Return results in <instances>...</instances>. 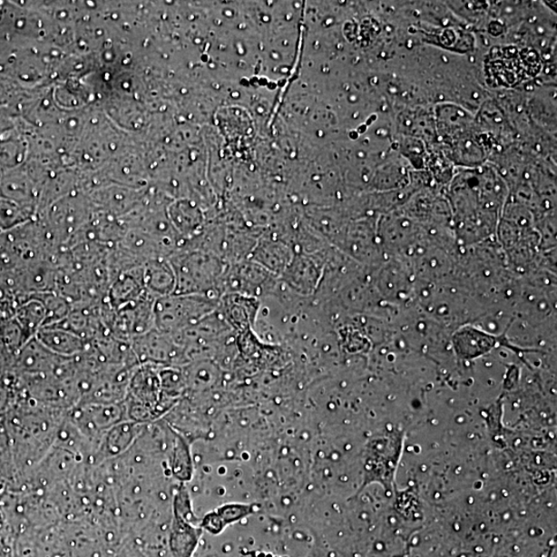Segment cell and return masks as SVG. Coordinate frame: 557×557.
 I'll return each mask as SVG.
<instances>
[{
    "label": "cell",
    "instance_id": "obj_1",
    "mask_svg": "<svg viewBox=\"0 0 557 557\" xmlns=\"http://www.w3.org/2000/svg\"><path fill=\"white\" fill-rule=\"evenodd\" d=\"M176 277V295L220 299L228 267L218 256L201 250L176 251L169 259Z\"/></svg>",
    "mask_w": 557,
    "mask_h": 557
},
{
    "label": "cell",
    "instance_id": "obj_2",
    "mask_svg": "<svg viewBox=\"0 0 557 557\" xmlns=\"http://www.w3.org/2000/svg\"><path fill=\"white\" fill-rule=\"evenodd\" d=\"M220 299L199 295H171L154 303L155 328L170 335L190 328L220 308Z\"/></svg>",
    "mask_w": 557,
    "mask_h": 557
},
{
    "label": "cell",
    "instance_id": "obj_3",
    "mask_svg": "<svg viewBox=\"0 0 557 557\" xmlns=\"http://www.w3.org/2000/svg\"><path fill=\"white\" fill-rule=\"evenodd\" d=\"M131 344L140 365L176 366L187 358L184 348L174 337L157 328L132 338Z\"/></svg>",
    "mask_w": 557,
    "mask_h": 557
},
{
    "label": "cell",
    "instance_id": "obj_4",
    "mask_svg": "<svg viewBox=\"0 0 557 557\" xmlns=\"http://www.w3.org/2000/svg\"><path fill=\"white\" fill-rule=\"evenodd\" d=\"M172 505L174 518L170 533V551L172 557H192L199 546L202 529L194 524L191 500L187 496H177Z\"/></svg>",
    "mask_w": 557,
    "mask_h": 557
},
{
    "label": "cell",
    "instance_id": "obj_5",
    "mask_svg": "<svg viewBox=\"0 0 557 557\" xmlns=\"http://www.w3.org/2000/svg\"><path fill=\"white\" fill-rule=\"evenodd\" d=\"M141 426L142 424L125 420L110 428L102 436L94 454V461L103 463L107 459L126 454L127 450H130L134 441L137 440Z\"/></svg>",
    "mask_w": 557,
    "mask_h": 557
},
{
    "label": "cell",
    "instance_id": "obj_6",
    "mask_svg": "<svg viewBox=\"0 0 557 557\" xmlns=\"http://www.w3.org/2000/svg\"><path fill=\"white\" fill-rule=\"evenodd\" d=\"M282 275L286 284L299 295H310L318 288V268L306 253L293 254L289 265L285 269Z\"/></svg>",
    "mask_w": 557,
    "mask_h": 557
},
{
    "label": "cell",
    "instance_id": "obj_7",
    "mask_svg": "<svg viewBox=\"0 0 557 557\" xmlns=\"http://www.w3.org/2000/svg\"><path fill=\"white\" fill-rule=\"evenodd\" d=\"M35 338L49 351L63 357H76L88 345L81 337L56 326L44 327L37 331Z\"/></svg>",
    "mask_w": 557,
    "mask_h": 557
},
{
    "label": "cell",
    "instance_id": "obj_8",
    "mask_svg": "<svg viewBox=\"0 0 557 557\" xmlns=\"http://www.w3.org/2000/svg\"><path fill=\"white\" fill-rule=\"evenodd\" d=\"M146 291L155 299L174 295L176 277L169 259L150 260L142 266Z\"/></svg>",
    "mask_w": 557,
    "mask_h": 557
},
{
    "label": "cell",
    "instance_id": "obj_9",
    "mask_svg": "<svg viewBox=\"0 0 557 557\" xmlns=\"http://www.w3.org/2000/svg\"><path fill=\"white\" fill-rule=\"evenodd\" d=\"M254 505L245 503H229L210 512L200 523V528L214 534L221 533L227 526L236 523L248 516L254 514Z\"/></svg>",
    "mask_w": 557,
    "mask_h": 557
},
{
    "label": "cell",
    "instance_id": "obj_10",
    "mask_svg": "<svg viewBox=\"0 0 557 557\" xmlns=\"http://www.w3.org/2000/svg\"><path fill=\"white\" fill-rule=\"evenodd\" d=\"M171 454L170 455V470L171 475L182 484L191 481L193 476V462L191 446L184 436L174 433Z\"/></svg>",
    "mask_w": 557,
    "mask_h": 557
}]
</instances>
